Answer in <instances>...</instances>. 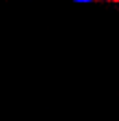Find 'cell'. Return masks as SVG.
Listing matches in <instances>:
<instances>
[{
    "mask_svg": "<svg viewBox=\"0 0 119 121\" xmlns=\"http://www.w3.org/2000/svg\"><path fill=\"white\" fill-rule=\"evenodd\" d=\"M75 3H91L92 0H75Z\"/></svg>",
    "mask_w": 119,
    "mask_h": 121,
    "instance_id": "obj_1",
    "label": "cell"
}]
</instances>
